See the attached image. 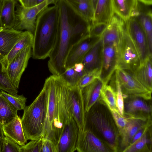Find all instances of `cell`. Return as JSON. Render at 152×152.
<instances>
[{"label": "cell", "instance_id": "cell-40", "mask_svg": "<svg viewBox=\"0 0 152 152\" xmlns=\"http://www.w3.org/2000/svg\"><path fill=\"white\" fill-rule=\"evenodd\" d=\"M107 24V23L102 22L91 24L89 36L92 37H101Z\"/></svg>", "mask_w": 152, "mask_h": 152}, {"label": "cell", "instance_id": "cell-45", "mask_svg": "<svg viewBox=\"0 0 152 152\" xmlns=\"http://www.w3.org/2000/svg\"><path fill=\"white\" fill-rule=\"evenodd\" d=\"M4 135L3 133L2 125L0 123V152H1L2 143Z\"/></svg>", "mask_w": 152, "mask_h": 152}, {"label": "cell", "instance_id": "cell-2", "mask_svg": "<svg viewBox=\"0 0 152 152\" xmlns=\"http://www.w3.org/2000/svg\"><path fill=\"white\" fill-rule=\"evenodd\" d=\"M86 128L91 130L111 152L120 151L118 128L110 111L100 98L86 113Z\"/></svg>", "mask_w": 152, "mask_h": 152}, {"label": "cell", "instance_id": "cell-4", "mask_svg": "<svg viewBox=\"0 0 152 152\" xmlns=\"http://www.w3.org/2000/svg\"><path fill=\"white\" fill-rule=\"evenodd\" d=\"M48 92L46 85L33 102L26 106L21 122L24 133L27 140L42 137L46 117Z\"/></svg>", "mask_w": 152, "mask_h": 152}, {"label": "cell", "instance_id": "cell-26", "mask_svg": "<svg viewBox=\"0 0 152 152\" xmlns=\"http://www.w3.org/2000/svg\"><path fill=\"white\" fill-rule=\"evenodd\" d=\"M114 13L124 21L132 17L137 9L138 0H112Z\"/></svg>", "mask_w": 152, "mask_h": 152}, {"label": "cell", "instance_id": "cell-28", "mask_svg": "<svg viewBox=\"0 0 152 152\" xmlns=\"http://www.w3.org/2000/svg\"><path fill=\"white\" fill-rule=\"evenodd\" d=\"M114 14L112 0H98L91 24L100 22L108 23Z\"/></svg>", "mask_w": 152, "mask_h": 152}, {"label": "cell", "instance_id": "cell-14", "mask_svg": "<svg viewBox=\"0 0 152 152\" xmlns=\"http://www.w3.org/2000/svg\"><path fill=\"white\" fill-rule=\"evenodd\" d=\"M101 37L88 35L75 44L67 56L65 62L66 69L73 66L76 63L81 62L86 53Z\"/></svg>", "mask_w": 152, "mask_h": 152}, {"label": "cell", "instance_id": "cell-44", "mask_svg": "<svg viewBox=\"0 0 152 152\" xmlns=\"http://www.w3.org/2000/svg\"><path fill=\"white\" fill-rule=\"evenodd\" d=\"M20 3L25 7H31L36 5V0H22Z\"/></svg>", "mask_w": 152, "mask_h": 152}, {"label": "cell", "instance_id": "cell-1", "mask_svg": "<svg viewBox=\"0 0 152 152\" xmlns=\"http://www.w3.org/2000/svg\"><path fill=\"white\" fill-rule=\"evenodd\" d=\"M57 31L54 47L48 57V66L53 75L59 76L66 70L65 62L72 47L89 35L91 23L65 0H59Z\"/></svg>", "mask_w": 152, "mask_h": 152}, {"label": "cell", "instance_id": "cell-50", "mask_svg": "<svg viewBox=\"0 0 152 152\" xmlns=\"http://www.w3.org/2000/svg\"><path fill=\"white\" fill-rule=\"evenodd\" d=\"M15 0L18 1H19V2L20 3L21 2V1H22V0Z\"/></svg>", "mask_w": 152, "mask_h": 152}, {"label": "cell", "instance_id": "cell-20", "mask_svg": "<svg viewBox=\"0 0 152 152\" xmlns=\"http://www.w3.org/2000/svg\"><path fill=\"white\" fill-rule=\"evenodd\" d=\"M4 136H6L20 146L27 142L22 128L21 118L18 115L8 123L2 125Z\"/></svg>", "mask_w": 152, "mask_h": 152}, {"label": "cell", "instance_id": "cell-16", "mask_svg": "<svg viewBox=\"0 0 152 152\" xmlns=\"http://www.w3.org/2000/svg\"><path fill=\"white\" fill-rule=\"evenodd\" d=\"M127 123L123 129L120 132V148L121 151L128 146L135 134L142 127L152 121L151 117H140L124 115Z\"/></svg>", "mask_w": 152, "mask_h": 152}, {"label": "cell", "instance_id": "cell-15", "mask_svg": "<svg viewBox=\"0 0 152 152\" xmlns=\"http://www.w3.org/2000/svg\"><path fill=\"white\" fill-rule=\"evenodd\" d=\"M117 61V47L113 45H103L100 79L107 84L115 71Z\"/></svg>", "mask_w": 152, "mask_h": 152}, {"label": "cell", "instance_id": "cell-42", "mask_svg": "<svg viewBox=\"0 0 152 152\" xmlns=\"http://www.w3.org/2000/svg\"><path fill=\"white\" fill-rule=\"evenodd\" d=\"M41 152H57V146L50 140L42 137Z\"/></svg>", "mask_w": 152, "mask_h": 152}, {"label": "cell", "instance_id": "cell-5", "mask_svg": "<svg viewBox=\"0 0 152 152\" xmlns=\"http://www.w3.org/2000/svg\"><path fill=\"white\" fill-rule=\"evenodd\" d=\"M117 52L116 68H120L133 73L140 65L141 61L139 53L126 30L125 23L118 45Z\"/></svg>", "mask_w": 152, "mask_h": 152}, {"label": "cell", "instance_id": "cell-21", "mask_svg": "<svg viewBox=\"0 0 152 152\" xmlns=\"http://www.w3.org/2000/svg\"><path fill=\"white\" fill-rule=\"evenodd\" d=\"M134 16L142 28L145 34L150 52L152 51V14L151 10L145 7L139 1Z\"/></svg>", "mask_w": 152, "mask_h": 152}, {"label": "cell", "instance_id": "cell-30", "mask_svg": "<svg viewBox=\"0 0 152 152\" xmlns=\"http://www.w3.org/2000/svg\"><path fill=\"white\" fill-rule=\"evenodd\" d=\"M151 128L139 139L130 144L122 151L123 152H151Z\"/></svg>", "mask_w": 152, "mask_h": 152}, {"label": "cell", "instance_id": "cell-31", "mask_svg": "<svg viewBox=\"0 0 152 152\" xmlns=\"http://www.w3.org/2000/svg\"><path fill=\"white\" fill-rule=\"evenodd\" d=\"M16 109L0 91V123L1 125L11 121L18 115Z\"/></svg>", "mask_w": 152, "mask_h": 152}, {"label": "cell", "instance_id": "cell-23", "mask_svg": "<svg viewBox=\"0 0 152 152\" xmlns=\"http://www.w3.org/2000/svg\"><path fill=\"white\" fill-rule=\"evenodd\" d=\"M102 47L101 37L84 57L81 62L86 73L95 69H101Z\"/></svg>", "mask_w": 152, "mask_h": 152}, {"label": "cell", "instance_id": "cell-36", "mask_svg": "<svg viewBox=\"0 0 152 152\" xmlns=\"http://www.w3.org/2000/svg\"><path fill=\"white\" fill-rule=\"evenodd\" d=\"M100 72L101 69H96L86 74L80 78L77 86L82 89L96 78H100Z\"/></svg>", "mask_w": 152, "mask_h": 152}, {"label": "cell", "instance_id": "cell-7", "mask_svg": "<svg viewBox=\"0 0 152 152\" xmlns=\"http://www.w3.org/2000/svg\"><path fill=\"white\" fill-rule=\"evenodd\" d=\"M60 76L52 75L47 78L44 84L47 92V110L42 137L48 139L52 130L58 108V90Z\"/></svg>", "mask_w": 152, "mask_h": 152}, {"label": "cell", "instance_id": "cell-6", "mask_svg": "<svg viewBox=\"0 0 152 152\" xmlns=\"http://www.w3.org/2000/svg\"><path fill=\"white\" fill-rule=\"evenodd\" d=\"M59 76L60 80L58 90L57 111L53 121L52 131L48 138L56 146L64 126L69 118L72 117L69 111L68 104L67 86Z\"/></svg>", "mask_w": 152, "mask_h": 152}, {"label": "cell", "instance_id": "cell-48", "mask_svg": "<svg viewBox=\"0 0 152 152\" xmlns=\"http://www.w3.org/2000/svg\"><path fill=\"white\" fill-rule=\"evenodd\" d=\"M46 0H36V5L40 4Z\"/></svg>", "mask_w": 152, "mask_h": 152}, {"label": "cell", "instance_id": "cell-41", "mask_svg": "<svg viewBox=\"0 0 152 152\" xmlns=\"http://www.w3.org/2000/svg\"><path fill=\"white\" fill-rule=\"evenodd\" d=\"M110 111L120 132L123 129L127 123V119L125 116L121 115L117 109L108 107Z\"/></svg>", "mask_w": 152, "mask_h": 152}, {"label": "cell", "instance_id": "cell-19", "mask_svg": "<svg viewBox=\"0 0 152 152\" xmlns=\"http://www.w3.org/2000/svg\"><path fill=\"white\" fill-rule=\"evenodd\" d=\"M23 31L0 27V60L9 53L21 38Z\"/></svg>", "mask_w": 152, "mask_h": 152}, {"label": "cell", "instance_id": "cell-13", "mask_svg": "<svg viewBox=\"0 0 152 152\" xmlns=\"http://www.w3.org/2000/svg\"><path fill=\"white\" fill-rule=\"evenodd\" d=\"M76 150L78 152H111L91 130L86 128L79 132Z\"/></svg>", "mask_w": 152, "mask_h": 152}, {"label": "cell", "instance_id": "cell-34", "mask_svg": "<svg viewBox=\"0 0 152 152\" xmlns=\"http://www.w3.org/2000/svg\"><path fill=\"white\" fill-rule=\"evenodd\" d=\"M59 76L67 85L71 87L77 86L80 78L79 73L74 70L73 66L66 69Z\"/></svg>", "mask_w": 152, "mask_h": 152}, {"label": "cell", "instance_id": "cell-33", "mask_svg": "<svg viewBox=\"0 0 152 152\" xmlns=\"http://www.w3.org/2000/svg\"><path fill=\"white\" fill-rule=\"evenodd\" d=\"M0 90L13 95L17 94L18 89L16 88L10 81L7 70L3 67L0 61Z\"/></svg>", "mask_w": 152, "mask_h": 152}, {"label": "cell", "instance_id": "cell-12", "mask_svg": "<svg viewBox=\"0 0 152 152\" xmlns=\"http://www.w3.org/2000/svg\"><path fill=\"white\" fill-rule=\"evenodd\" d=\"M31 55V47L23 49L12 60L7 69L10 81L17 89L19 88L21 77Z\"/></svg>", "mask_w": 152, "mask_h": 152}, {"label": "cell", "instance_id": "cell-39", "mask_svg": "<svg viewBox=\"0 0 152 152\" xmlns=\"http://www.w3.org/2000/svg\"><path fill=\"white\" fill-rule=\"evenodd\" d=\"M20 146L8 137L4 136L1 152H20Z\"/></svg>", "mask_w": 152, "mask_h": 152}, {"label": "cell", "instance_id": "cell-3", "mask_svg": "<svg viewBox=\"0 0 152 152\" xmlns=\"http://www.w3.org/2000/svg\"><path fill=\"white\" fill-rule=\"evenodd\" d=\"M58 15L57 4L48 7L37 17L32 48L34 59H43L48 57L56 39Z\"/></svg>", "mask_w": 152, "mask_h": 152}, {"label": "cell", "instance_id": "cell-24", "mask_svg": "<svg viewBox=\"0 0 152 152\" xmlns=\"http://www.w3.org/2000/svg\"><path fill=\"white\" fill-rule=\"evenodd\" d=\"M34 35L31 32L27 31H23V34L16 43L8 54L0 61L3 67L7 70L12 60L22 50L28 47H32Z\"/></svg>", "mask_w": 152, "mask_h": 152}, {"label": "cell", "instance_id": "cell-32", "mask_svg": "<svg viewBox=\"0 0 152 152\" xmlns=\"http://www.w3.org/2000/svg\"><path fill=\"white\" fill-rule=\"evenodd\" d=\"M100 98L108 107L117 109L115 92L111 86L103 85L101 91Z\"/></svg>", "mask_w": 152, "mask_h": 152}, {"label": "cell", "instance_id": "cell-25", "mask_svg": "<svg viewBox=\"0 0 152 152\" xmlns=\"http://www.w3.org/2000/svg\"><path fill=\"white\" fill-rule=\"evenodd\" d=\"M133 74L135 78L143 86L152 92V55L148 56L142 62Z\"/></svg>", "mask_w": 152, "mask_h": 152}, {"label": "cell", "instance_id": "cell-9", "mask_svg": "<svg viewBox=\"0 0 152 152\" xmlns=\"http://www.w3.org/2000/svg\"><path fill=\"white\" fill-rule=\"evenodd\" d=\"M67 86L69 110L77 124L79 132H81L85 129L86 115L81 89L77 86Z\"/></svg>", "mask_w": 152, "mask_h": 152}, {"label": "cell", "instance_id": "cell-11", "mask_svg": "<svg viewBox=\"0 0 152 152\" xmlns=\"http://www.w3.org/2000/svg\"><path fill=\"white\" fill-rule=\"evenodd\" d=\"M79 129L72 117L64 126L57 146V152H73L76 150Z\"/></svg>", "mask_w": 152, "mask_h": 152}, {"label": "cell", "instance_id": "cell-46", "mask_svg": "<svg viewBox=\"0 0 152 152\" xmlns=\"http://www.w3.org/2000/svg\"><path fill=\"white\" fill-rule=\"evenodd\" d=\"M140 2L147 5H151L152 4V0H138Z\"/></svg>", "mask_w": 152, "mask_h": 152}, {"label": "cell", "instance_id": "cell-38", "mask_svg": "<svg viewBox=\"0 0 152 152\" xmlns=\"http://www.w3.org/2000/svg\"><path fill=\"white\" fill-rule=\"evenodd\" d=\"M42 137L38 139L31 140L24 145L20 146V152H41Z\"/></svg>", "mask_w": 152, "mask_h": 152}, {"label": "cell", "instance_id": "cell-29", "mask_svg": "<svg viewBox=\"0 0 152 152\" xmlns=\"http://www.w3.org/2000/svg\"><path fill=\"white\" fill-rule=\"evenodd\" d=\"M79 14L91 24L94 11L91 0H65Z\"/></svg>", "mask_w": 152, "mask_h": 152}, {"label": "cell", "instance_id": "cell-18", "mask_svg": "<svg viewBox=\"0 0 152 152\" xmlns=\"http://www.w3.org/2000/svg\"><path fill=\"white\" fill-rule=\"evenodd\" d=\"M125 24V21L114 13L101 37L103 45H113L117 47Z\"/></svg>", "mask_w": 152, "mask_h": 152}, {"label": "cell", "instance_id": "cell-27", "mask_svg": "<svg viewBox=\"0 0 152 152\" xmlns=\"http://www.w3.org/2000/svg\"><path fill=\"white\" fill-rule=\"evenodd\" d=\"M15 0H4L0 13V27L13 28L15 21Z\"/></svg>", "mask_w": 152, "mask_h": 152}, {"label": "cell", "instance_id": "cell-47", "mask_svg": "<svg viewBox=\"0 0 152 152\" xmlns=\"http://www.w3.org/2000/svg\"><path fill=\"white\" fill-rule=\"evenodd\" d=\"M97 1L98 0H91L94 11Z\"/></svg>", "mask_w": 152, "mask_h": 152}, {"label": "cell", "instance_id": "cell-43", "mask_svg": "<svg viewBox=\"0 0 152 152\" xmlns=\"http://www.w3.org/2000/svg\"><path fill=\"white\" fill-rule=\"evenodd\" d=\"M73 67L75 71L79 73L80 78L86 74L84 70V66L82 62L75 64Z\"/></svg>", "mask_w": 152, "mask_h": 152}, {"label": "cell", "instance_id": "cell-37", "mask_svg": "<svg viewBox=\"0 0 152 152\" xmlns=\"http://www.w3.org/2000/svg\"><path fill=\"white\" fill-rule=\"evenodd\" d=\"M114 81V88H113L115 92L116 96V104L117 109L122 116L124 115V99L120 85L119 81L115 76Z\"/></svg>", "mask_w": 152, "mask_h": 152}, {"label": "cell", "instance_id": "cell-17", "mask_svg": "<svg viewBox=\"0 0 152 152\" xmlns=\"http://www.w3.org/2000/svg\"><path fill=\"white\" fill-rule=\"evenodd\" d=\"M139 96H129L124 99V115L151 117L152 106L148 101Z\"/></svg>", "mask_w": 152, "mask_h": 152}, {"label": "cell", "instance_id": "cell-49", "mask_svg": "<svg viewBox=\"0 0 152 152\" xmlns=\"http://www.w3.org/2000/svg\"><path fill=\"white\" fill-rule=\"evenodd\" d=\"M4 0H0V13Z\"/></svg>", "mask_w": 152, "mask_h": 152}, {"label": "cell", "instance_id": "cell-22", "mask_svg": "<svg viewBox=\"0 0 152 152\" xmlns=\"http://www.w3.org/2000/svg\"><path fill=\"white\" fill-rule=\"evenodd\" d=\"M104 85L100 78H97L81 89L86 113L100 98L101 91Z\"/></svg>", "mask_w": 152, "mask_h": 152}, {"label": "cell", "instance_id": "cell-35", "mask_svg": "<svg viewBox=\"0 0 152 152\" xmlns=\"http://www.w3.org/2000/svg\"><path fill=\"white\" fill-rule=\"evenodd\" d=\"M0 91L18 111L23 110L26 106L27 98L23 95H13L2 90Z\"/></svg>", "mask_w": 152, "mask_h": 152}, {"label": "cell", "instance_id": "cell-8", "mask_svg": "<svg viewBox=\"0 0 152 152\" xmlns=\"http://www.w3.org/2000/svg\"><path fill=\"white\" fill-rule=\"evenodd\" d=\"M115 76L120 85L123 94L142 97L151 100V93L143 86L134 77L133 73L120 68H116Z\"/></svg>", "mask_w": 152, "mask_h": 152}, {"label": "cell", "instance_id": "cell-10", "mask_svg": "<svg viewBox=\"0 0 152 152\" xmlns=\"http://www.w3.org/2000/svg\"><path fill=\"white\" fill-rule=\"evenodd\" d=\"M124 21L126 30L137 48L142 63L148 56L152 55L150 52L145 32L135 18L131 17Z\"/></svg>", "mask_w": 152, "mask_h": 152}]
</instances>
